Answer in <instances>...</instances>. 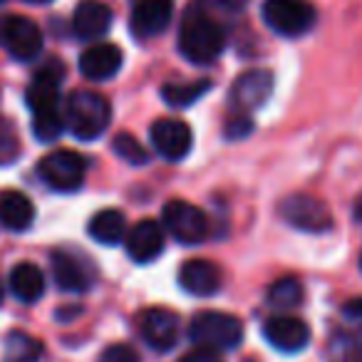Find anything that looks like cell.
Wrapping results in <instances>:
<instances>
[{
	"mask_svg": "<svg viewBox=\"0 0 362 362\" xmlns=\"http://www.w3.org/2000/svg\"><path fill=\"white\" fill-rule=\"evenodd\" d=\"M211 90V82L197 80V82H171L161 87V97L169 107H189L197 100H202Z\"/></svg>",
	"mask_w": 362,
	"mask_h": 362,
	"instance_id": "23",
	"label": "cell"
},
{
	"mask_svg": "<svg viewBox=\"0 0 362 362\" xmlns=\"http://www.w3.org/2000/svg\"><path fill=\"white\" fill-rule=\"evenodd\" d=\"M0 45L18 62H30L45 47V37L35 21L25 16L0 18Z\"/></svg>",
	"mask_w": 362,
	"mask_h": 362,
	"instance_id": "7",
	"label": "cell"
},
{
	"mask_svg": "<svg viewBox=\"0 0 362 362\" xmlns=\"http://www.w3.org/2000/svg\"><path fill=\"white\" fill-rule=\"evenodd\" d=\"M8 286H11V293L18 298L21 303H37L45 293V276L42 271L30 261L18 263L11 271V278H8Z\"/></svg>",
	"mask_w": 362,
	"mask_h": 362,
	"instance_id": "21",
	"label": "cell"
},
{
	"mask_svg": "<svg viewBox=\"0 0 362 362\" xmlns=\"http://www.w3.org/2000/svg\"><path fill=\"white\" fill-rule=\"evenodd\" d=\"M97 362H139V355H136V350L132 345L115 342V345H110L102 352Z\"/></svg>",
	"mask_w": 362,
	"mask_h": 362,
	"instance_id": "28",
	"label": "cell"
},
{
	"mask_svg": "<svg viewBox=\"0 0 362 362\" xmlns=\"http://www.w3.org/2000/svg\"><path fill=\"white\" fill-rule=\"evenodd\" d=\"M28 3H33V6H45V3H52V0H28Z\"/></svg>",
	"mask_w": 362,
	"mask_h": 362,
	"instance_id": "35",
	"label": "cell"
},
{
	"mask_svg": "<svg viewBox=\"0 0 362 362\" xmlns=\"http://www.w3.org/2000/svg\"><path fill=\"white\" fill-rule=\"evenodd\" d=\"M206 6L223 16H236L248 6V0H206Z\"/></svg>",
	"mask_w": 362,
	"mask_h": 362,
	"instance_id": "31",
	"label": "cell"
},
{
	"mask_svg": "<svg viewBox=\"0 0 362 362\" xmlns=\"http://www.w3.org/2000/svg\"><path fill=\"white\" fill-rule=\"evenodd\" d=\"M330 362H362V322L337 327L327 340Z\"/></svg>",
	"mask_w": 362,
	"mask_h": 362,
	"instance_id": "22",
	"label": "cell"
},
{
	"mask_svg": "<svg viewBox=\"0 0 362 362\" xmlns=\"http://www.w3.org/2000/svg\"><path fill=\"white\" fill-rule=\"evenodd\" d=\"M355 218L357 221H362V197L357 199V204H355Z\"/></svg>",
	"mask_w": 362,
	"mask_h": 362,
	"instance_id": "34",
	"label": "cell"
},
{
	"mask_svg": "<svg viewBox=\"0 0 362 362\" xmlns=\"http://www.w3.org/2000/svg\"><path fill=\"white\" fill-rule=\"evenodd\" d=\"M37 174L47 189L57 194H72L85 184L87 161L72 149H57L42 156V161L37 164Z\"/></svg>",
	"mask_w": 362,
	"mask_h": 362,
	"instance_id": "5",
	"label": "cell"
},
{
	"mask_svg": "<svg viewBox=\"0 0 362 362\" xmlns=\"http://www.w3.org/2000/svg\"><path fill=\"white\" fill-rule=\"evenodd\" d=\"M112 28V11L102 0H82L72 16V30L80 40H100Z\"/></svg>",
	"mask_w": 362,
	"mask_h": 362,
	"instance_id": "18",
	"label": "cell"
},
{
	"mask_svg": "<svg viewBox=\"0 0 362 362\" xmlns=\"http://www.w3.org/2000/svg\"><path fill=\"white\" fill-rule=\"evenodd\" d=\"M3 298H6V291H3V283H0V305H3Z\"/></svg>",
	"mask_w": 362,
	"mask_h": 362,
	"instance_id": "36",
	"label": "cell"
},
{
	"mask_svg": "<svg viewBox=\"0 0 362 362\" xmlns=\"http://www.w3.org/2000/svg\"><path fill=\"white\" fill-rule=\"evenodd\" d=\"M149 139L154 144L156 154L164 156L166 161L187 159L194 146L192 127L181 119H156L149 129Z\"/></svg>",
	"mask_w": 362,
	"mask_h": 362,
	"instance_id": "13",
	"label": "cell"
},
{
	"mask_svg": "<svg viewBox=\"0 0 362 362\" xmlns=\"http://www.w3.org/2000/svg\"><path fill=\"white\" fill-rule=\"evenodd\" d=\"M35 221V204L23 192L8 189L0 192V226L8 231H28Z\"/></svg>",
	"mask_w": 362,
	"mask_h": 362,
	"instance_id": "19",
	"label": "cell"
},
{
	"mask_svg": "<svg viewBox=\"0 0 362 362\" xmlns=\"http://www.w3.org/2000/svg\"><path fill=\"white\" fill-rule=\"evenodd\" d=\"M42 355V342L28 332L13 330L6 340V362H37Z\"/></svg>",
	"mask_w": 362,
	"mask_h": 362,
	"instance_id": "24",
	"label": "cell"
},
{
	"mask_svg": "<svg viewBox=\"0 0 362 362\" xmlns=\"http://www.w3.org/2000/svg\"><path fill=\"white\" fill-rule=\"evenodd\" d=\"M251 129H253V122L248 115H231V119L226 122L228 139H243Z\"/></svg>",
	"mask_w": 362,
	"mask_h": 362,
	"instance_id": "30",
	"label": "cell"
},
{
	"mask_svg": "<svg viewBox=\"0 0 362 362\" xmlns=\"http://www.w3.org/2000/svg\"><path fill=\"white\" fill-rule=\"evenodd\" d=\"M226 47V33L221 23L204 8L194 6L187 11L179 28V52L192 65H214Z\"/></svg>",
	"mask_w": 362,
	"mask_h": 362,
	"instance_id": "1",
	"label": "cell"
},
{
	"mask_svg": "<svg viewBox=\"0 0 362 362\" xmlns=\"http://www.w3.org/2000/svg\"><path fill=\"white\" fill-rule=\"evenodd\" d=\"M161 223L169 236H174L184 246H199L209 236V218L199 206L189 202H166L161 209Z\"/></svg>",
	"mask_w": 362,
	"mask_h": 362,
	"instance_id": "6",
	"label": "cell"
},
{
	"mask_svg": "<svg viewBox=\"0 0 362 362\" xmlns=\"http://www.w3.org/2000/svg\"><path fill=\"white\" fill-rule=\"evenodd\" d=\"M62 132H65V115H62V110L33 115V134H35L37 141H55Z\"/></svg>",
	"mask_w": 362,
	"mask_h": 362,
	"instance_id": "26",
	"label": "cell"
},
{
	"mask_svg": "<svg viewBox=\"0 0 362 362\" xmlns=\"http://www.w3.org/2000/svg\"><path fill=\"white\" fill-rule=\"evenodd\" d=\"M273 72L271 70H248L236 77L231 92H228V107L233 115H248L266 105L273 95Z\"/></svg>",
	"mask_w": 362,
	"mask_h": 362,
	"instance_id": "10",
	"label": "cell"
},
{
	"mask_svg": "<svg viewBox=\"0 0 362 362\" xmlns=\"http://www.w3.org/2000/svg\"><path fill=\"white\" fill-rule=\"evenodd\" d=\"M122 62H124V55L119 47L112 42H97L80 55V72L92 82H105L122 70Z\"/></svg>",
	"mask_w": 362,
	"mask_h": 362,
	"instance_id": "16",
	"label": "cell"
},
{
	"mask_svg": "<svg viewBox=\"0 0 362 362\" xmlns=\"http://www.w3.org/2000/svg\"><path fill=\"white\" fill-rule=\"evenodd\" d=\"M263 23L281 37H303L315 28L317 11L310 0H266Z\"/></svg>",
	"mask_w": 362,
	"mask_h": 362,
	"instance_id": "4",
	"label": "cell"
},
{
	"mask_svg": "<svg viewBox=\"0 0 362 362\" xmlns=\"http://www.w3.org/2000/svg\"><path fill=\"white\" fill-rule=\"evenodd\" d=\"M189 337L197 347L216 352L233 350L243 340V322L231 313L204 310L194 315L192 325H189Z\"/></svg>",
	"mask_w": 362,
	"mask_h": 362,
	"instance_id": "3",
	"label": "cell"
},
{
	"mask_svg": "<svg viewBox=\"0 0 362 362\" xmlns=\"http://www.w3.org/2000/svg\"><path fill=\"white\" fill-rule=\"evenodd\" d=\"M281 218L305 233H325L332 228V214L325 202L310 194H293L281 204Z\"/></svg>",
	"mask_w": 362,
	"mask_h": 362,
	"instance_id": "8",
	"label": "cell"
},
{
	"mask_svg": "<svg viewBox=\"0 0 362 362\" xmlns=\"http://www.w3.org/2000/svg\"><path fill=\"white\" fill-rule=\"evenodd\" d=\"M18 154H21V144H18L16 134L0 129V166L13 164L18 159Z\"/></svg>",
	"mask_w": 362,
	"mask_h": 362,
	"instance_id": "29",
	"label": "cell"
},
{
	"mask_svg": "<svg viewBox=\"0 0 362 362\" xmlns=\"http://www.w3.org/2000/svg\"><path fill=\"white\" fill-rule=\"evenodd\" d=\"M112 149H115V154L119 156V159H124L127 164H132V166H141L149 161L146 149L129 134V132H119V134L112 139Z\"/></svg>",
	"mask_w": 362,
	"mask_h": 362,
	"instance_id": "27",
	"label": "cell"
},
{
	"mask_svg": "<svg viewBox=\"0 0 362 362\" xmlns=\"http://www.w3.org/2000/svg\"><path fill=\"white\" fill-rule=\"evenodd\" d=\"M360 271H362V253H360Z\"/></svg>",
	"mask_w": 362,
	"mask_h": 362,
	"instance_id": "37",
	"label": "cell"
},
{
	"mask_svg": "<svg viewBox=\"0 0 362 362\" xmlns=\"http://www.w3.org/2000/svg\"><path fill=\"white\" fill-rule=\"evenodd\" d=\"M3 3H6V0H0V6H3Z\"/></svg>",
	"mask_w": 362,
	"mask_h": 362,
	"instance_id": "38",
	"label": "cell"
},
{
	"mask_svg": "<svg viewBox=\"0 0 362 362\" xmlns=\"http://www.w3.org/2000/svg\"><path fill=\"white\" fill-rule=\"evenodd\" d=\"M179 362H223L221 352L216 350H206V347H194L187 355L181 357Z\"/></svg>",
	"mask_w": 362,
	"mask_h": 362,
	"instance_id": "32",
	"label": "cell"
},
{
	"mask_svg": "<svg viewBox=\"0 0 362 362\" xmlns=\"http://www.w3.org/2000/svg\"><path fill=\"white\" fill-rule=\"evenodd\" d=\"M87 231H90L92 241L102 243V246H119L124 243L127 233V216L119 209H102L87 223Z\"/></svg>",
	"mask_w": 362,
	"mask_h": 362,
	"instance_id": "20",
	"label": "cell"
},
{
	"mask_svg": "<svg viewBox=\"0 0 362 362\" xmlns=\"http://www.w3.org/2000/svg\"><path fill=\"white\" fill-rule=\"evenodd\" d=\"M342 315L350 322H362V298H352L342 305Z\"/></svg>",
	"mask_w": 362,
	"mask_h": 362,
	"instance_id": "33",
	"label": "cell"
},
{
	"mask_svg": "<svg viewBox=\"0 0 362 362\" xmlns=\"http://www.w3.org/2000/svg\"><path fill=\"white\" fill-rule=\"evenodd\" d=\"M129 30L136 40H151L169 28L174 0H129Z\"/></svg>",
	"mask_w": 362,
	"mask_h": 362,
	"instance_id": "11",
	"label": "cell"
},
{
	"mask_svg": "<svg viewBox=\"0 0 362 362\" xmlns=\"http://www.w3.org/2000/svg\"><path fill=\"white\" fill-rule=\"evenodd\" d=\"M136 327L139 335L151 350L156 352H169L171 347L179 342L181 320L174 310L169 308H146L136 317Z\"/></svg>",
	"mask_w": 362,
	"mask_h": 362,
	"instance_id": "9",
	"label": "cell"
},
{
	"mask_svg": "<svg viewBox=\"0 0 362 362\" xmlns=\"http://www.w3.org/2000/svg\"><path fill=\"white\" fill-rule=\"evenodd\" d=\"M303 300V286L298 278H278L271 288H268V305L278 308V310H291V308L300 305Z\"/></svg>",
	"mask_w": 362,
	"mask_h": 362,
	"instance_id": "25",
	"label": "cell"
},
{
	"mask_svg": "<svg viewBox=\"0 0 362 362\" xmlns=\"http://www.w3.org/2000/svg\"><path fill=\"white\" fill-rule=\"evenodd\" d=\"M221 271L206 258H192L179 268V286L197 298H209L221 288Z\"/></svg>",
	"mask_w": 362,
	"mask_h": 362,
	"instance_id": "17",
	"label": "cell"
},
{
	"mask_svg": "<svg viewBox=\"0 0 362 362\" xmlns=\"http://www.w3.org/2000/svg\"><path fill=\"white\" fill-rule=\"evenodd\" d=\"M164 243H166L164 226H159V223L151 221V218L134 223L124 238V248L134 263L156 261V258L161 256V251H164Z\"/></svg>",
	"mask_w": 362,
	"mask_h": 362,
	"instance_id": "14",
	"label": "cell"
},
{
	"mask_svg": "<svg viewBox=\"0 0 362 362\" xmlns=\"http://www.w3.org/2000/svg\"><path fill=\"white\" fill-rule=\"evenodd\" d=\"M112 122V105L107 97L92 90H75L65 105V129L75 139L92 141L107 132Z\"/></svg>",
	"mask_w": 362,
	"mask_h": 362,
	"instance_id": "2",
	"label": "cell"
},
{
	"mask_svg": "<svg viewBox=\"0 0 362 362\" xmlns=\"http://www.w3.org/2000/svg\"><path fill=\"white\" fill-rule=\"evenodd\" d=\"M263 335L276 350L300 352L310 342V327L296 315H273L263 325Z\"/></svg>",
	"mask_w": 362,
	"mask_h": 362,
	"instance_id": "15",
	"label": "cell"
},
{
	"mask_svg": "<svg viewBox=\"0 0 362 362\" xmlns=\"http://www.w3.org/2000/svg\"><path fill=\"white\" fill-rule=\"evenodd\" d=\"M52 278H55L57 288L65 293H87L95 286V268L80 253L57 248L52 251Z\"/></svg>",
	"mask_w": 362,
	"mask_h": 362,
	"instance_id": "12",
	"label": "cell"
}]
</instances>
